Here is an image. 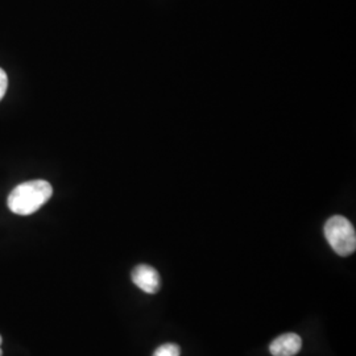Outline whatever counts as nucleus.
Returning <instances> with one entry per match:
<instances>
[{"mask_svg":"<svg viewBox=\"0 0 356 356\" xmlns=\"http://www.w3.org/2000/svg\"><path fill=\"white\" fill-rule=\"evenodd\" d=\"M0 344H1V335H0ZM3 355V351H1V348H0V356Z\"/></svg>","mask_w":356,"mask_h":356,"instance_id":"obj_7","label":"nucleus"},{"mask_svg":"<svg viewBox=\"0 0 356 356\" xmlns=\"http://www.w3.org/2000/svg\"><path fill=\"white\" fill-rule=\"evenodd\" d=\"M51 194L53 188L48 181H28L10 193L8 207L17 216H31L51 200Z\"/></svg>","mask_w":356,"mask_h":356,"instance_id":"obj_1","label":"nucleus"},{"mask_svg":"<svg viewBox=\"0 0 356 356\" xmlns=\"http://www.w3.org/2000/svg\"><path fill=\"white\" fill-rule=\"evenodd\" d=\"M325 236L339 256H350L356 250V234L351 222L342 216H331L325 225Z\"/></svg>","mask_w":356,"mask_h":356,"instance_id":"obj_2","label":"nucleus"},{"mask_svg":"<svg viewBox=\"0 0 356 356\" xmlns=\"http://www.w3.org/2000/svg\"><path fill=\"white\" fill-rule=\"evenodd\" d=\"M181 350L176 343H165L159 346L152 356H179Z\"/></svg>","mask_w":356,"mask_h":356,"instance_id":"obj_5","label":"nucleus"},{"mask_svg":"<svg viewBox=\"0 0 356 356\" xmlns=\"http://www.w3.org/2000/svg\"><path fill=\"white\" fill-rule=\"evenodd\" d=\"M302 348V339L294 332H286L277 337L270 346L269 351L273 356L297 355Z\"/></svg>","mask_w":356,"mask_h":356,"instance_id":"obj_4","label":"nucleus"},{"mask_svg":"<svg viewBox=\"0 0 356 356\" xmlns=\"http://www.w3.org/2000/svg\"><path fill=\"white\" fill-rule=\"evenodd\" d=\"M7 86H8V76L6 74V72L0 67V101L3 99V97L7 91Z\"/></svg>","mask_w":356,"mask_h":356,"instance_id":"obj_6","label":"nucleus"},{"mask_svg":"<svg viewBox=\"0 0 356 356\" xmlns=\"http://www.w3.org/2000/svg\"><path fill=\"white\" fill-rule=\"evenodd\" d=\"M131 277L134 284L141 289L143 292L148 294H154L159 292L161 288V279L156 268L147 266V264H140L132 269Z\"/></svg>","mask_w":356,"mask_h":356,"instance_id":"obj_3","label":"nucleus"}]
</instances>
